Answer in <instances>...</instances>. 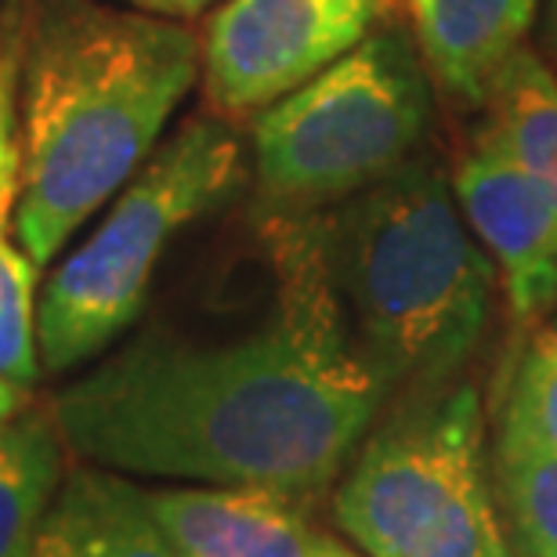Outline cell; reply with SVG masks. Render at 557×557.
Returning a JSON list of instances; mask_svg holds the SVG:
<instances>
[{
	"instance_id": "obj_1",
	"label": "cell",
	"mask_w": 557,
	"mask_h": 557,
	"mask_svg": "<svg viewBox=\"0 0 557 557\" xmlns=\"http://www.w3.org/2000/svg\"><path fill=\"white\" fill-rule=\"evenodd\" d=\"M278 294L232 341L145 333L65 384L51 417L65 449L124 474L269 488L305 499L359 449L384 384L355 344L326 232L278 221Z\"/></svg>"
},
{
	"instance_id": "obj_2",
	"label": "cell",
	"mask_w": 557,
	"mask_h": 557,
	"mask_svg": "<svg viewBox=\"0 0 557 557\" xmlns=\"http://www.w3.org/2000/svg\"><path fill=\"white\" fill-rule=\"evenodd\" d=\"M199 40L174 18L48 0L22 65L15 239L44 269L120 196L193 91Z\"/></svg>"
},
{
	"instance_id": "obj_3",
	"label": "cell",
	"mask_w": 557,
	"mask_h": 557,
	"mask_svg": "<svg viewBox=\"0 0 557 557\" xmlns=\"http://www.w3.org/2000/svg\"><path fill=\"white\" fill-rule=\"evenodd\" d=\"M326 243L355 344L384 392L449 384L485 337L496 264L438 166L409 160L362 188Z\"/></svg>"
},
{
	"instance_id": "obj_4",
	"label": "cell",
	"mask_w": 557,
	"mask_h": 557,
	"mask_svg": "<svg viewBox=\"0 0 557 557\" xmlns=\"http://www.w3.org/2000/svg\"><path fill=\"white\" fill-rule=\"evenodd\" d=\"M243 145L228 124L188 120L120 188L106 221L51 272L37 305L40 366L70 373L98 359L145 305L163 250L236 193Z\"/></svg>"
},
{
	"instance_id": "obj_5",
	"label": "cell",
	"mask_w": 557,
	"mask_h": 557,
	"mask_svg": "<svg viewBox=\"0 0 557 557\" xmlns=\"http://www.w3.org/2000/svg\"><path fill=\"white\" fill-rule=\"evenodd\" d=\"M333 518L366 557H518L485 471L474 384L420 392L355 453Z\"/></svg>"
},
{
	"instance_id": "obj_6",
	"label": "cell",
	"mask_w": 557,
	"mask_h": 557,
	"mask_svg": "<svg viewBox=\"0 0 557 557\" xmlns=\"http://www.w3.org/2000/svg\"><path fill=\"white\" fill-rule=\"evenodd\" d=\"M431 124L423 54L403 29H376L253 120L264 196L305 210L359 196L417 152Z\"/></svg>"
},
{
	"instance_id": "obj_7",
	"label": "cell",
	"mask_w": 557,
	"mask_h": 557,
	"mask_svg": "<svg viewBox=\"0 0 557 557\" xmlns=\"http://www.w3.org/2000/svg\"><path fill=\"white\" fill-rule=\"evenodd\" d=\"M387 0H228L207 22L203 76L221 113H258L370 37Z\"/></svg>"
},
{
	"instance_id": "obj_8",
	"label": "cell",
	"mask_w": 557,
	"mask_h": 557,
	"mask_svg": "<svg viewBox=\"0 0 557 557\" xmlns=\"http://www.w3.org/2000/svg\"><path fill=\"white\" fill-rule=\"evenodd\" d=\"M456 203L493 258L507 308L536 326L557 305V210L518 160L482 131L453 174Z\"/></svg>"
},
{
	"instance_id": "obj_9",
	"label": "cell",
	"mask_w": 557,
	"mask_h": 557,
	"mask_svg": "<svg viewBox=\"0 0 557 557\" xmlns=\"http://www.w3.org/2000/svg\"><path fill=\"white\" fill-rule=\"evenodd\" d=\"M177 557H326V540L297 499L269 488H145Z\"/></svg>"
},
{
	"instance_id": "obj_10",
	"label": "cell",
	"mask_w": 557,
	"mask_h": 557,
	"mask_svg": "<svg viewBox=\"0 0 557 557\" xmlns=\"http://www.w3.org/2000/svg\"><path fill=\"white\" fill-rule=\"evenodd\" d=\"M423 65L445 91L485 106L521 51L540 0H409Z\"/></svg>"
},
{
	"instance_id": "obj_11",
	"label": "cell",
	"mask_w": 557,
	"mask_h": 557,
	"mask_svg": "<svg viewBox=\"0 0 557 557\" xmlns=\"http://www.w3.org/2000/svg\"><path fill=\"white\" fill-rule=\"evenodd\" d=\"M33 557H177L145 488L106 467L65 474Z\"/></svg>"
},
{
	"instance_id": "obj_12",
	"label": "cell",
	"mask_w": 557,
	"mask_h": 557,
	"mask_svg": "<svg viewBox=\"0 0 557 557\" xmlns=\"http://www.w3.org/2000/svg\"><path fill=\"white\" fill-rule=\"evenodd\" d=\"M65 438L37 409L0 428V557H33L44 518L65 482Z\"/></svg>"
},
{
	"instance_id": "obj_13",
	"label": "cell",
	"mask_w": 557,
	"mask_h": 557,
	"mask_svg": "<svg viewBox=\"0 0 557 557\" xmlns=\"http://www.w3.org/2000/svg\"><path fill=\"white\" fill-rule=\"evenodd\" d=\"M485 131L515 156L557 210V76L521 48L488 95Z\"/></svg>"
},
{
	"instance_id": "obj_14",
	"label": "cell",
	"mask_w": 557,
	"mask_h": 557,
	"mask_svg": "<svg viewBox=\"0 0 557 557\" xmlns=\"http://www.w3.org/2000/svg\"><path fill=\"white\" fill-rule=\"evenodd\" d=\"M496 488L515 554L557 557V456L529 445H499Z\"/></svg>"
},
{
	"instance_id": "obj_15",
	"label": "cell",
	"mask_w": 557,
	"mask_h": 557,
	"mask_svg": "<svg viewBox=\"0 0 557 557\" xmlns=\"http://www.w3.org/2000/svg\"><path fill=\"white\" fill-rule=\"evenodd\" d=\"M8 218L15 207H0V376L29 392L40 376L37 261L8 236Z\"/></svg>"
},
{
	"instance_id": "obj_16",
	"label": "cell",
	"mask_w": 557,
	"mask_h": 557,
	"mask_svg": "<svg viewBox=\"0 0 557 557\" xmlns=\"http://www.w3.org/2000/svg\"><path fill=\"white\" fill-rule=\"evenodd\" d=\"M499 445H529L557 456V315L543 322L521 355Z\"/></svg>"
},
{
	"instance_id": "obj_17",
	"label": "cell",
	"mask_w": 557,
	"mask_h": 557,
	"mask_svg": "<svg viewBox=\"0 0 557 557\" xmlns=\"http://www.w3.org/2000/svg\"><path fill=\"white\" fill-rule=\"evenodd\" d=\"M15 98H18V62L11 51H0V207H15L18 199L22 145L15 124Z\"/></svg>"
},
{
	"instance_id": "obj_18",
	"label": "cell",
	"mask_w": 557,
	"mask_h": 557,
	"mask_svg": "<svg viewBox=\"0 0 557 557\" xmlns=\"http://www.w3.org/2000/svg\"><path fill=\"white\" fill-rule=\"evenodd\" d=\"M135 11H145V15H160V18H196L203 15L207 8H214L218 0H127Z\"/></svg>"
},
{
	"instance_id": "obj_19",
	"label": "cell",
	"mask_w": 557,
	"mask_h": 557,
	"mask_svg": "<svg viewBox=\"0 0 557 557\" xmlns=\"http://www.w3.org/2000/svg\"><path fill=\"white\" fill-rule=\"evenodd\" d=\"M26 395H29L26 387H18L0 376V428H8V423L26 409Z\"/></svg>"
},
{
	"instance_id": "obj_20",
	"label": "cell",
	"mask_w": 557,
	"mask_h": 557,
	"mask_svg": "<svg viewBox=\"0 0 557 557\" xmlns=\"http://www.w3.org/2000/svg\"><path fill=\"white\" fill-rule=\"evenodd\" d=\"M543 29H547V44L557 51V0H547V22H543Z\"/></svg>"
},
{
	"instance_id": "obj_21",
	"label": "cell",
	"mask_w": 557,
	"mask_h": 557,
	"mask_svg": "<svg viewBox=\"0 0 557 557\" xmlns=\"http://www.w3.org/2000/svg\"><path fill=\"white\" fill-rule=\"evenodd\" d=\"M326 557H366V554H355V550H348L344 543H337V540H326Z\"/></svg>"
}]
</instances>
